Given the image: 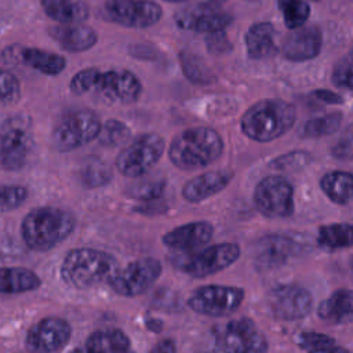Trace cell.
Returning a JSON list of instances; mask_svg holds the SVG:
<instances>
[{"label":"cell","instance_id":"cell-1","mask_svg":"<svg viewBox=\"0 0 353 353\" xmlns=\"http://www.w3.org/2000/svg\"><path fill=\"white\" fill-rule=\"evenodd\" d=\"M268 350L266 336L248 317L212 325L199 347V353H268Z\"/></svg>","mask_w":353,"mask_h":353},{"label":"cell","instance_id":"cell-2","mask_svg":"<svg viewBox=\"0 0 353 353\" xmlns=\"http://www.w3.org/2000/svg\"><path fill=\"white\" fill-rule=\"evenodd\" d=\"M74 229V216L58 207H37L21 223L23 243L32 251L44 252L66 240Z\"/></svg>","mask_w":353,"mask_h":353},{"label":"cell","instance_id":"cell-3","mask_svg":"<svg viewBox=\"0 0 353 353\" xmlns=\"http://www.w3.org/2000/svg\"><path fill=\"white\" fill-rule=\"evenodd\" d=\"M223 152L221 135L208 127L179 132L168 149L170 161L179 170H199L212 164Z\"/></svg>","mask_w":353,"mask_h":353},{"label":"cell","instance_id":"cell-4","mask_svg":"<svg viewBox=\"0 0 353 353\" xmlns=\"http://www.w3.org/2000/svg\"><path fill=\"white\" fill-rule=\"evenodd\" d=\"M295 108L277 98L262 99L251 105L240 120L241 131L252 141L269 142L292 128Z\"/></svg>","mask_w":353,"mask_h":353},{"label":"cell","instance_id":"cell-5","mask_svg":"<svg viewBox=\"0 0 353 353\" xmlns=\"http://www.w3.org/2000/svg\"><path fill=\"white\" fill-rule=\"evenodd\" d=\"M116 270V259L109 252L95 248H74L69 251L59 268L62 280L77 290L109 281Z\"/></svg>","mask_w":353,"mask_h":353},{"label":"cell","instance_id":"cell-6","mask_svg":"<svg viewBox=\"0 0 353 353\" xmlns=\"http://www.w3.org/2000/svg\"><path fill=\"white\" fill-rule=\"evenodd\" d=\"M70 90L76 95L99 92L105 99L121 103H131L141 94L138 77L128 70L101 72L94 68L77 72L70 80Z\"/></svg>","mask_w":353,"mask_h":353},{"label":"cell","instance_id":"cell-7","mask_svg":"<svg viewBox=\"0 0 353 353\" xmlns=\"http://www.w3.org/2000/svg\"><path fill=\"white\" fill-rule=\"evenodd\" d=\"M33 149V132L29 117L15 114L0 127V165L8 171L21 170Z\"/></svg>","mask_w":353,"mask_h":353},{"label":"cell","instance_id":"cell-8","mask_svg":"<svg viewBox=\"0 0 353 353\" xmlns=\"http://www.w3.org/2000/svg\"><path fill=\"white\" fill-rule=\"evenodd\" d=\"M163 150L164 139L160 135L143 134L119 153L116 167L127 178H141L156 165Z\"/></svg>","mask_w":353,"mask_h":353},{"label":"cell","instance_id":"cell-9","mask_svg":"<svg viewBox=\"0 0 353 353\" xmlns=\"http://www.w3.org/2000/svg\"><path fill=\"white\" fill-rule=\"evenodd\" d=\"M102 124L95 112L79 109L65 116L52 132V142L57 149L68 152L90 143L99 137Z\"/></svg>","mask_w":353,"mask_h":353},{"label":"cell","instance_id":"cell-10","mask_svg":"<svg viewBox=\"0 0 353 353\" xmlns=\"http://www.w3.org/2000/svg\"><path fill=\"white\" fill-rule=\"evenodd\" d=\"M161 272L163 266L156 258H139L125 268L117 269L108 284L116 294L134 298L145 294L157 281Z\"/></svg>","mask_w":353,"mask_h":353},{"label":"cell","instance_id":"cell-11","mask_svg":"<svg viewBox=\"0 0 353 353\" xmlns=\"http://www.w3.org/2000/svg\"><path fill=\"white\" fill-rule=\"evenodd\" d=\"M245 292L240 287L208 284L196 288L188 298V306L203 316L222 317L243 303Z\"/></svg>","mask_w":353,"mask_h":353},{"label":"cell","instance_id":"cell-12","mask_svg":"<svg viewBox=\"0 0 353 353\" xmlns=\"http://www.w3.org/2000/svg\"><path fill=\"white\" fill-rule=\"evenodd\" d=\"M240 258V247L234 243H221L181 258L179 269L192 277L215 274Z\"/></svg>","mask_w":353,"mask_h":353},{"label":"cell","instance_id":"cell-13","mask_svg":"<svg viewBox=\"0 0 353 353\" xmlns=\"http://www.w3.org/2000/svg\"><path fill=\"white\" fill-rule=\"evenodd\" d=\"M254 204L266 218L290 216L294 211V189L283 176H266L254 190Z\"/></svg>","mask_w":353,"mask_h":353},{"label":"cell","instance_id":"cell-14","mask_svg":"<svg viewBox=\"0 0 353 353\" xmlns=\"http://www.w3.org/2000/svg\"><path fill=\"white\" fill-rule=\"evenodd\" d=\"M313 305L312 294L296 284H280L268 294L270 314L283 321H295L306 317Z\"/></svg>","mask_w":353,"mask_h":353},{"label":"cell","instance_id":"cell-15","mask_svg":"<svg viewBox=\"0 0 353 353\" xmlns=\"http://www.w3.org/2000/svg\"><path fill=\"white\" fill-rule=\"evenodd\" d=\"M103 8L108 19L127 28H149L163 15L152 0H106Z\"/></svg>","mask_w":353,"mask_h":353},{"label":"cell","instance_id":"cell-16","mask_svg":"<svg viewBox=\"0 0 353 353\" xmlns=\"http://www.w3.org/2000/svg\"><path fill=\"white\" fill-rule=\"evenodd\" d=\"M72 336L70 324L61 317H44L33 324L25 338L30 353H54L61 350Z\"/></svg>","mask_w":353,"mask_h":353},{"label":"cell","instance_id":"cell-17","mask_svg":"<svg viewBox=\"0 0 353 353\" xmlns=\"http://www.w3.org/2000/svg\"><path fill=\"white\" fill-rule=\"evenodd\" d=\"M175 22L181 29L211 34L222 32L232 22V17L215 6L204 4L178 11L175 14Z\"/></svg>","mask_w":353,"mask_h":353},{"label":"cell","instance_id":"cell-18","mask_svg":"<svg viewBox=\"0 0 353 353\" xmlns=\"http://www.w3.org/2000/svg\"><path fill=\"white\" fill-rule=\"evenodd\" d=\"M321 50V32L316 25L292 29L281 44L284 58L295 62L309 61L319 55Z\"/></svg>","mask_w":353,"mask_h":353},{"label":"cell","instance_id":"cell-19","mask_svg":"<svg viewBox=\"0 0 353 353\" xmlns=\"http://www.w3.org/2000/svg\"><path fill=\"white\" fill-rule=\"evenodd\" d=\"M214 234V228L205 221L189 222L171 229L163 236V244L175 251H193L205 245Z\"/></svg>","mask_w":353,"mask_h":353},{"label":"cell","instance_id":"cell-20","mask_svg":"<svg viewBox=\"0 0 353 353\" xmlns=\"http://www.w3.org/2000/svg\"><path fill=\"white\" fill-rule=\"evenodd\" d=\"M232 178L233 172L229 170H218L200 174L183 185L182 196L189 203H200L223 190Z\"/></svg>","mask_w":353,"mask_h":353},{"label":"cell","instance_id":"cell-21","mask_svg":"<svg viewBox=\"0 0 353 353\" xmlns=\"http://www.w3.org/2000/svg\"><path fill=\"white\" fill-rule=\"evenodd\" d=\"M295 252V241L287 236L269 234L259 240L255 250V263L262 269H272L285 263Z\"/></svg>","mask_w":353,"mask_h":353},{"label":"cell","instance_id":"cell-22","mask_svg":"<svg viewBox=\"0 0 353 353\" xmlns=\"http://www.w3.org/2000/svg\"><path fill=\"white\" fill-rule=\"evenodd\" d=\"M54 40L66 51H87L97 43V33L80 23L59 25L50 30Z\"/></svg>","mask_w":353,"mask_h":353},{"label":"cell","instance_id":"cell-23","mask_svg":"<svg viewBox=\"0 0 353 353\" xmlns=\"http://www.w3.org/2000/svg\"><path fill=\"white\" fill-rule=\"evenodd\" d=\"M276 33L269 22H258L250 26L245 33V48L251 59H266L276 54Z\"/></svg>","mask_w":353,"mask_h":353},{"label":"cell","instance_id":"cell-24","mask_svg":"<svg viewBox=\"0 0 353 353\" xmlns=\"http://www.w3.org/2000/svg\"><path fill=\"white\" fill-rule=\"evenodd\" d=\"M317 316L330 323H342L353 317V290L339 288L317 306Z\"/></svg>","mask_w":353,"mask_h":353},{"label":"cell","instance_id":"cell-25","mask_svg":"<svg viewBox=\"0 0 353 353\" xmlns=\"http://www.w3.org/2000/svg\"><path fill=\"white\" fill-rule=\"evenodd\" d=\"M41 285L39 274L28 268H0V294H22L37 290Z\"/></svg>","mask_w":353,"mask_h":353},{"label":"cell","instance_id":"cell-26","mask_svg":"<svg viewBox=\"0 0 353 353\" xmlns=\"http://www.w3.org/2000/svg\"><path fill=\"white\" fill-rule=\"evenodd\" d=\"M324 194L336 204L353 201V174L346 171H331L320 179Z\"/></svg>","mask_w":353,"mask_h":353},{"label":"cell","instance_id":"cell-27","mask_svg":"<svg viewBox=\"0 0 353 353\" xmlns=\"http://www.w3.org/2000/svg\"><path fill=\"white\" fill-rule=\"evenodd\" d=\"M84 343L99 353H134L130 338L116 328L94 331Z\"/></svg>","mask_w":353,"mask_h":353},{"label":"cell","instance_id":"cell-28","mask_svg":"<svg viewBox=\"0 0 353 353\" xmlns=\"http://www.w3.org/2000/svg\"><path fill=\"white\" fill-rule=\"evenodd\" d=\"M46 14L61 25H74L87 17L84 4L73 0H41Z\"/></svg>","mask_w":353,"mask_h":353},{"label":"cell","instance_id":"cell-29","mask_svg":"<svg viewBox=\"0 0 353 353\" xmlns=\"http://www.w3.org/2000/svg\"><path fill=\"white\" fill-rule=\"evenodd\" d=\"M21 55L26 65L50 76L61 73L66 66V61L62 55L39 48H23Z\"/></svg>","mask_w":353,"mask_h":353},{"label":"cell","instance_id":"cell-30","mask_svg":"<svg viewBox=\"0 0 353 353\" xmlns=\"http://www.w3.org/2000/svg\"><path fill=\"white\" fill-rule=\"evenodd\" d=\"M317 243L327 250H339L353 247L352 223H330L319 229Z\"/></svg>","mask_w":353,"mask_h":353},{"label":"cell","instance_id":"cell-31","mask_svg":"<svg viewBox=\"0 0 353 353\" xmlns=\"http://www.w3.org/2000/svg\"><path fill=\"white\" fill-rule=\"evenodd\" d=\"M342 123V113L341 112H331L323 116L314 117L305 123L303 125V135L310 138L325 137L335 132Z\"/></svg>","mask_w":353,"mask_h":353},{"label":"cell","instance_id":"cell-32","mask_svg":"<svg viewBox=\"0 0 353 353\" xmlns=\"http://www.w3.org/2000/svg\"><path fill=\"white\" fill-rule=\"evenodd\" d=\"M283 11L284 23L290 29H296L305 25L309 18L310 7L305 0H277Z\"/></svg>","mask_w":353,"mask_h":353},{"label":"cell","instance_id":"cell-33","mask_svg":"<svg viewBox=\"0 0 353 353\" xmlns=\"http://www.w3.org/2000/svg\"><path fill=\"white\" fill-rule=\"evenodd\" d=\"M110 179V170L102 161L92 159L80 170V181L85 188H98L108 183Z\"/></svg>","mask_w":353,"mask_h":353},{"label":"cell","instance_id":"cell-34","mask_svg":"<svg viewBox=\"0 0 353 353\" xmlns=\"http://www.w3.org/2000/svg\"><path fill=\"white\" fill-rule=\"evenodd\" d=\"M181 66L183 69L185 76L193 83L207 84L212 80L210 70L205 68V65L201 62V59L197 58L196 55L182 52L181 54Z\"/></svg>","mask_w":353,"mask_h":353},{"label":"cell","instance_id":"cell-35","mask_svg":"<svg viewBox=\"0 0 353 353\" xmlns=\"http://www.w3.org/2000/svg\"><path fill=\"white\" fill-rule=\"evenodd\" d=\"M331 79L336 87L353 90V48L335 63Z\"/></svg>","mask_w":353,"mask_h":353},{"label":"cell","instance_id":"cell-36","mask_svg":"<svg viewBox=\"0 0 353 353\" xmlns=\"http://www.w3.org/2000/svg\"><path fill=\"white\" fill-rule=\"evenodd\" d=\"M28 199V190L19 185H0V212L21 207Z\"/></svg>","mask_w":353,"mask_h":353},{"label":"cell","instance_id":"cell-37","mask_svg":"<svg viewBox=\"0 0 353 353\" xmlns=\"http://www.w3.org/2000/svg\"><path fill=\"white\" fill-rule=\"evenodd\" d=\"M165 182L163 179L159 178H145L142 181H139L138 183H135L131 190H130V196L138 199V200H143V201H152L159 199L163 194Z\"/></svg>","mask_w":353,"mask_h":353},{"label":"cell","instance_id":"cell-38","mask_svg":"<svg viewBox=\"0 0 353 353\" xmlns=\"http://www.w3.org/2000/svg\"><path fill=\"white\" fill-rule=\"evenodd\" d=\"M299 345L307 353H321L328 349H332L335 345V339L320 332L306 331L299 335Z\"/></svg>","mask_w":353,"mask_h":353},{"label":"cell","instance_id":"cell-39","mask_svg":"<svg viewBox=\"0 0 353 353\" xmlns=\"http://www.w3.org/2000/svg\"><path fill=\"white\" fill-rule=\"evenodd\" d=\"M19 97V83L17 77L0 68V103L15 102Z\"/></svg>","mask_w":353,"mask_h":353},{"label":"cell","instance_id":"cell-40","mask_svg":"<svg viewBox=\"0 0 353 353\" xmlns=\"http://www.w3.org/2000/svg\"><path fill=\"white\" fill-rule=\"evenodd\" d=\"M128 128L116 120L106 121L105 125H102L101 130V141L106 145H119L128 137Z\"/></svg>","mask_w":353,"mask_h":353},{"label":"cell","instance_id":"cell-41","mask_svg":"<svg viewBox=\"0 0 353 353\" xmlns=\"http://www.w3.org/2000/svg\"><path fill=\"white\" fill-rule=\"evenodd\" d=\"M207 46L210 48L211 52H226L232 48V44L229 43L228 37L225 36L223 32H216V33H211L207 39Z\"/></svg>","mask_w":353,"mask_h":353},{"label":"cell","instance_id":"cell-42","mask_svg":"<svg viewBox=\"0 0 353 353\" xmlns=\"http://www.w3.org/2000/svg\"><path fill=\"white\" fill-rule=\"evenodd\" d=\"M334 156L341 159H353V135L341 139L332 149Z\"/></svg>","mask_w":353,"mask_h":353},{"label":"cell","instance_id":"cell-43","mask_svg":"<svg viewBox=\"0 0 353 353\" xmlns=\"http://www.w3.org/2000/svg\"><path fill=\"white\" fill-rule=\"evenodd\" d=\"M149 353H176V346L172 339H161L149 350Z\"/></svg>","mask_w":353,"mask_h":353},{"label":"cell","instance_id":"cell-44","mask_svg":"<svg viewBox=\"0 0 353 353\" xmlns=\"http://www.w3.org/2000/svg\"><path fill=\"white\" fill-rule=\"evenodd\" d=\"M314 97H317L320 101H324L327 103H341L343 102V98L339 94H335L328 90H317L314 91Z\"/></svg>","mask_w":353,"mask_h":353},{"label":"cell","instance_id":"cell-45","mask_svg":"<svg viewBox=\"0 0 353 353\" xmlns=\"http://www.w3.org/2000/svg\"><path fill=\"white\" fill-rule=\"evenodd\" d=\"M72 353H99L98 350H95L94 347H91V346H88V345H80V346H77V347H74L73 350H72Z\"/></svg>","mask_w":353,"mask_h":353},{"label":"cell","instance_id":"cell-46","mask_svg":"<svg viewBox=\"0 0 353 353\" xmlns=\"http://www.w3.org/2000/svg\"><path fill=\"white\" fill-rule=\"evenodd\" d=\"M223 1H226V0H205V4H210V6H215V7H218L219 4H222Z\"/></svg>","mask_w":353,"mask_h":353},{"label":"cell","instance_id":"cell-47","mask_svg":"<svg viewBox=\"0 0 353 353\" xmlns=\"http://www.w3.org/2000/svg\"><path fill=\"white\" fill-rule=\"evenodd\" d=\"M165 1H174V3H178V1H186V0H165Z\"/></svg>","mask_w":353,"mask_h":353},{"label":"cell","instance_id":"cell-48","mask_svg":"<svg viewBox=\"0 0 353 353\" xmlns=\"http://www.w3.org/2000/svg\"><path fill=\"white\" fill-rule=\"evenodd\" d=\"M350 269H352V273H353V258H352V261H350Z\"/></svg>","mask_w":353,"mask_h":353},{"label":"cell","instance_id":"cell-49","mask_svg":"<svg viewBox=\"0 0 353 353\" xmlns=\"http://www.w3.org/2000/svg\"><path fill=\"white\" fill-rule=\"evenodd\" d=\"M248 1H252V0H248Z\"/></svg>","mask_w":353,"mask_h":353}]
</instances>
